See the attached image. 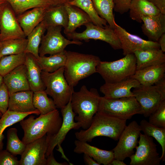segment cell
Here are the masks:
<instances>
[{"label":"cell","mask_w":165,"mask_h":165,"mask_svg":"<svg viewBox=\"0 0 165 165\" xmlns=\"http://www.w3.org/2000/svg\"><path fill=\"white\" fill-rule=\"evenodd\" d=\"M6 2L5 0H0V5Z\"/></svg>","instance_id":"f5cc1de1"},{"label":"cell","mask_w":165,"mask_h":165,"mask_svg":"<svg viewBox=\"0 0 165 165\" xmlns=\"http://www.w3.org/2000/svg\"><path fill=\"white\" fill-rule=\"evenodd\" d=\"M97 112L125 120L136 114L143 115L141 106L134 96L117 99L100 96Z\"/></svg>","instance_id":"52a82bcc"},{"label":"cell","mask_w":165,"mask_h":165,"mask_svg":"<svg viewBox=\"0 0 165 165\" xmlns=\"http://www.w3.org/2000/svg\"><path fill=\"white\" fill-rule=\"evenodd\" d=\"M5 0L9 4L16 16L35 7H48L54 5L52 0Z\"/></svg>","instance_id":"1f68e13d"},{"label":"cell","mask_w":165,"mask_h":165,"mask_svg":"<svg viewBox=\"0 0 165 165\" xmlns=\"http://www.w3.org/2000/svg\"><path fill=\"white\" fill-rule=\"evenodd\" d=\"M64 6L68 16V25L64 31L65 35L75 31L77 28L82 25L92 22L89 15L79 8L68 3Z\"/></svg>","instance_id":"484cf974"},{"label":"cell","mask_w":165,"mask_h":165,"mask_svg":"<svg viewBox=\"0 0 165 165\" xmlns=\"http://www.w3.org/2000/svg\"><path fill=\"white\" fill-rule=\"evenodd\" d=\"M123 161L114 159L111 162L110 165H126Z\"/></svg>","instance_id":"f907efd6"},{"label":"cell","mask_w":165,"mask_h":165,"mask_svg":"<svg viewBox=\"0 0 165 165\" xmlns=\"http://www.w3.org/2000/svg\"><path fill=\"white\" fill-rule=\"evenodd\" d=\"M25 53L24 64L27 69V78L31 90L33 92L45 90L46 87L41 76L42 70L36 58L31 53Z\"/></svg>","instance_id":"603a6c76"},{"label":"cell","mask_w":165,"mask_h":165,"mask_svg":"<svg viewBox=\"0 0 165 165\" xmlns=\"http://www.w3.org/2000/svg\"><path fill=\"white\" fill-rule=\"evenodd\" d=\"M28 42L26 38L10 39L1 42L0 54L2 57L24 53Z\"/></svg>","instance_id":"e575fe53"},{"label":"cell","mask_w":165,"mask_h":165,"mask_svg":"<svg viewBox=\"0 0 165 165\" xmlns=\"http://www.w3.org/2000/svg\"><path fill=\"white\" fill-rule=\"evenodd\" d=\"M9 95L7 87L3 82L0 87V111L2 114L7 110Z\"/></svg>","instance_id":"60d3db41"},{"label":"cell","mask_w":165,"mask_h":165,"mask_svg":"<svg viewBox=\"0 0 165 165\" xmlns=\"http://www.w3.org/2000/svg\"><path fill=\"white\" fill-rule=\"evenodd\" d=\"M26 37L9 4L6 2L0 5V42Z\"/></svg>","instance_id":"4fadbf2b"},{"label":"cell","mask_w":165,"mask_h":165,"mask_svg":"<svg viewBox=\"0 0 165 165\" xmlns=\"http://www.w3.org/2000/svg\"><path fill=\"white\" fill-rule=\"evenodd\" d=\"M3 80L9 95L16 92L31 90L24 64L17 67L3 76Z\"/></svg>","instance_id":"ac0fdd59"},{"label":"cell","mask_w":165,"mask_h":165,"mask_svg":"<svg viewBox=\"0 0 165 165\" xmlns=\"http://www.w3.org/2000/svg\"><path fill=\"white\" fill-rule=\"evenodd\" d=\"M141 131L144 134L154 138L160 145L162 154L160 159L165 160V128L158 127L150 124L146 120H142L139 125Z\"/></svg>","instance_id":"d6a6232c"},{"label":"cell","mask_w":165,"mask_h":165,"mask_svg":"<svg viewBox=\"0 0 165 165\" xmlns=\"http://www.w3.org/2000/svg\"><path fill=\"white\" fill-rule=\"evenodd\" d=\"M127 120H123L97 112L93 116L90 126L75 133L78 140L91 142L99 136L109 137L118 140L126 125Z\"/></svg>","instance_id":"6da1fadb"},{"label":"cell","mask_w":165,"mask_h":165,"mask_svg":"<svg viewBox=\"0 0 165 165\" xmlns=\"http://www.w3.org/2000/svg\"><path fill=\"white\" fill-rule=\"evenodd\" d=\"M2 112L0 111V118L2 116Z\"/></svg>","instance_id":"db71d44e"},{"label":"cell","mask_w":165,"mask_h":165,"mask_svg":"<svg viewBox=\"0 0 165 165\" xmlns=\"http://www.w3.org/2000/svg\"><path fill=\"white\" fill-rule=\"evenodd\" d=\"M17 157L6 149L0 150V165H19Z\"/></svg>","instance_id":"b9f144b4"},{"label":"cell","mask_w":165,"mask_h":165,"mask_svg":"<svg viewBox=\"0 0 165 165\" xmlns=\"http://www.w3.org/2000/svg\"><path fill=\"white\" fill-rule=\"evenodd\" d=\"M1 42H0V45H1Z\"/></svg>","instance_id":"9f6ffc18"},{"label":"cell","mask_w":165,"mask_h":165,"mask_svg":"<svg viewBox=\"0 0 165 165\" xmlns=\"http://www.w3.org/2000/svg\"><path fill=\"white\" fill-rule=\"evenodd\" d=\"M134 54L136 60V70L165 63V54L160 49L138 50Z\"/></svg>","instance_id":"d4e9b609"},{"label":"cell","mask_w":165,"mask_h":165,"mask_svg":"<svg viewBox=\"0 0 165 165\" xmlns=\"http://www.w3.org/2000/svg\"><path fill=\"white\" fill-rule=\"evenodd\" d=\"M35 114L40 115L38 110L27 113H20L8 109L2 114L0 119V150L2 149L4 145L3 140L5 138L3 132L7 127L20 122L29 115Z\"/></svg>","instance_id":"f546056e"},{"label":"cell","mask_w":165,"mask_h":165,"mask_svg":"<svg viewBox=\"0 0 165 165\" xmlns=\"http://www.w3.org/2000/svg\"><path fill=\"white\" fill-rule=\"evenodd\" d=\"M2 57V56H1V54H0V59Z\"/></svg>","instance_id":"11a10c76"},{"label":"cell","mask_w":165,"mask_h":165,"mask_svg":"<svg viewBox=\"0 0 165 165\" xmlns=\"http://www.w3.org/2000/svg\"><path fill=\"white\" fill-rule=\"evenodd\" d=\"M44 20L47 27L61 26L65 28L68 24V16L64 5L48 7L46 10Z\"/></svg>","instance_id":"83f0119b"},{"label":"cell","mask_w":165,"mask_h":165,"mask_svg":"<svg viewBox=\"0 0 165 165\" xmlns=\"http://www.w3.org/2000/svg\"><path fill=\"white\" fill-rule=\"evenodd\" d=\"M46 158V165H68V163L66 162L59 163L56 161L54 157L53 152L49 155Z\"/></svg>","instance_id":"f6af8a7d"},{"label":"cell","mask_w":165,"mask_h":165,"mask_svg":"<svg viewBox=\"0 0 165 165\" xmlns=\"http://www.w3.org/2000/svg\"><path fill=\"white\" fill-rule=\"evenodd\" d=\"M134 96L141 108L143 115L146 118L158 107L164 100L155 85L145 86L140 84L134 88Z\"/></svg>","instance_id":"9a60e30c"},{"label":"cell","mask_w":165,"mask_h":165,"mask_svg":"<svg viewBox=\"0 0 165 165\" xmlns=\"http://www.w3.org/2000/svg\"><path fill=\"white\" fill-rule=\"evenodd\" d=\"M26 53L2 56L0 59V75L3 77L17 67L24 64Z\"/></svg>","instance_id":"74e56055"},{"label":"cell","mask_w":165,"mask_h":165,"mask_svg":"<svg viewBox=\"0 0 165 165\" xmlns=\"http://www.w3.org/2000/svg\"><path fill=\"white\" fill-rule=\"evenodd\" d=\"M94 7L97 14L105 20L109 25L114 29L116 23L115 20L113 10V0H92Z\"/></svg>","instance_id":"836d02e7"},{"label":"cell","mask_w":165,"mask_h":165,"mask_svg":"<svg viewBox=\"0 0 165 165\" xmlns=\"http://www.w3.org/2000/svg\"><path fill=\"white\" fill-rule=\"evenodd\" d=\"M67 51L65 50L49 57L39 56L36 58L42 71L52 73L64 66L67 58Z\"/></svg>","instance_id":"f1b7e54d"},{"label":"cell","mask_w":165,"mask_h":165,"mask_svg":"<svg viewBox=\"0 0 165 165\" xmlns=\"http://www.w3.org/2000/svg\"><path fill=\"white\" fill-rule=\"evenodd\" d=\"M114 29L120 41L124 56L134 54L138 50L160 49L158 42L146 40L138 35L131 34L116 23Z\"/></svg>","instance_id":"5bb4252c"},{"label":"cell","mask_w":165,"mask_h":165,"mask_svg":"<svg viewBox=\"0 0 165 165\" xmlns=\"http://www.w3.org/2000/svg\"><path fill=\"white\" fill-rule=\"evenodd\" d=\"M96 70L105 82H120L130 78L135 73L137 70L136 58L134 54H130L113 61H101Z\"/></svg>","instance_id":"5b68a950"},{"label":"cell","mask_w":165,"mask_h":165,"mask_svg":"<svg viewBox=\"0 0 165 165\" xmlns=\"http://www.w3.org/2000/svg\"><path fill=\"white\" fill-rule=\"evenodd\" d=\"M129 11L130 18L138 23L142 22V18L143 16L156 15L160 13L148 0H132Z\"/></svg>","instance_id":"4316f807"},{"label":"cell","mask_w":165,"mask_h":165,"mask_svg":"<svg viewBox=\"0 0 165 165\" xmlns=\"http://www.w3.org/2000/svg\"><path fill=\"white\" fill-rule=\"evenodd\" d=\"M148 117V122L150 124L158 127L165 128V100L162 101Z\"/></svg>","instance_id":"ab89813d"},{"label":"cell","mask_w":165,"mask_h":165,"mask_svg":"<svg viewBox=\"0 0 165 165\" xmlns=\"http://www.w3.org/2000/svg\"><path fill=\"white\" fill-rule=\"evenodd\" d=\"M3 82V77L0 75V87Z\"/></svg>","instance_id":"816d5d0a"},{"label":"cell","mask_w":165,"mask_h":165,"mask_svg":"<svg viewBox=\"0 0 165 165\" xmlns=\"http://www.w3.org/2000/svg\"><path fill=\"white\" fill-rule=\"evenodd\" d=\"M47 28L45 21L43 20L28 35V44L24 52L32 54L37 59L39 57L38 50L43 35Z\"/></svg>","instance_id":"4dcf8cb0"},{"label":"cell","mask_w":165,"mask_h":165,"mask_svg":"<svg viewBox=\"0 0 165 165\" xmlns=\"http://www.w3.org/2000/svg\"><path fill=\"white\" fill-rule=\"evenodd\" d=\"M165 76V63L155 65L136 70L130 77L145 86L154 85Z\"/></svg>","instance_id":"cb8c5ba5"},{"label":"cell","mask_w":165,"mask_h":165,"mask_svg":"<svg viewBox=\"0 0 165 165\" xmlns=\"http://www.w3.org/2000/svg\"><path fill=\"white\" fill-rule=\"evenodd\" d=\"M154 85L158 90L163 99L165 100V76L160 79Z\"/></svg>","instance_id":"ee69618b"},{"label":"cell","mask_w":165,"mask_h":165,"mask_svg":"<svg viewBox=\"0 0 165 165\" xmlns=\"http://www.w3.org/2000/svg\"><path fill=\"white\" fill-rule=\"evenodd\" d=\"M31 115L19 122L24 132L22 141L26 145L47 134H56L62 122L59 111L56 110L38 118Z\"/></svg>","instance_id":"7a4b0ae2"},{"label":"cell","mask_w":165,"mask_h":165,"mask_svg":"<svg viewBox=\"0 0 165 165\" xmlns=\"http://www.w3.org/2000/svg\"><path fill=\"white\" fill-rule=\"evenodd\" d=\"M142 21L141 28L143 34L149 40L157 42L165 33V14L160 13L156 15L143 16Z\"/></svg>","instance_id":"d6986e66"},{"label":"cell","mask_w":165,"mask_h":165,"mask_svg":"<svg viewBox=\"0 0 165 165\" xmlns=\"http://www.w3.org/2000/svg\"><path fill=\"white\" fill-rule=\"evenodd\" d=\"M160 13L165 14V0H150Z\"/></svg>","instance_id":"bcb514c9"},{"label":"cell","mask_w":165,"mask_h":165,"mask_svg":"<svg viewBox=\"0 0 165 165\" xmlns=\"http://www.w3.org/2000/svg\"><path fill=\"white\" fill-rule=\"evenodd\" d=\"M62 117V122L57 133L54 135L49 134V140L47 149L46 154V157L53 152L56 146H58L57 150L62 154L63 158L66 160L68 158L65 156L61 147V144L64 140L68 132L72 129L77 130L81 127L80 124L75 121L76 114L73 111L71 104V99L67 105L61 108Z\"/></svg>","instance_id":"9c48e42d"},{"label":"cell","mask_w":165,"mask_h":165,"mask_svg":"<svg viewBox=\"0 0 165 165\" xmlns=\"http://www.w3.org/2000/svg\"><path fill=\"white\" fill-rule=\"evenodd\" d=\"M100 97L96 89L89 90L84 85L79 91H74L72 94L71 106L73 111L77 115L75 120L83 129L89 127L93 116L97 112Z\"/></svg>","instance_id":"277c9868"},{"label":"cell","mask_w":165,"mask_h":165,"mask_svg":"<svg viewBox=\"0 0 165 165\" xmlns=\"http://www.w3.org/2000/svg\"><path fill=\"white\" fill-rule=\"evenodd\" d=\"M64 68L62 67L52 73L42 71L41 73L45 91L52 97L57 107L60 109L68 103L74 91L65 78Z\"/></svg>","instance_id":"8992f818"},{"label":"cell","mask_w":165,"mask_h":165,"mask_svg":"<svg viewBox=\"0 0 165 165\" xmlns=\"http://www.w3.org/2000/svg\"><path fill=\"white\" fill-rule=\"evenodd\" d=\"M67 60L64 75L72 88L81 80L97 73L96 68L101 61L99 57L92 54L67 51Z\"/></svg>","instance_id":"3957f363"},{"label":"cell","mask_w":165,"mask_h":165,"mask_svg":"<svg viewBox=\"0 0 165 165\" xmlns=\"http://www.w3.org/2000/svg\"><path fill=\"white\" fill-rule=\"evenodd\" d=\"M54 5H62L68 3L72 0H52Z\"/></svg>","instance_id":"681fc988"},{"label":"cell","mask_w":165,"mask_h":165,"mask_svg":"<svg viewBox=\"0 0 165 165\" xmlns=\"http://www.w3.org/2000/svg\"><path fill=\"white\" fill-rule=\"evenodd\" d=\"M148 0L149 1V0Z\"/></svg>","instance_id":"6f0895ef"},{"label":"cell","mask_w":165,"mask_h":165,"mask_svg":"<svg viewBox=\"0 0 165 165\" xmlns=\"http://www.w3.org/2000/svg\"><path fill=\"white\" fill-rule=\"evenodd\" d=\"M68 3L79 8L86 13L94 24L102 28L107 26L106 21L96 12L92 0H72Z\"/></svg>","instance_id":"8d00e7d4"},{"label":"cell","mask_w":165,"mask_h":165,"mask_svg":"<svg viewBox=\"0 0 165 165\" xmlns=\"http://www.w3.org/2000/svg\"><path fill=\"white\" fill-rule=\"evenodd\" d=\"M75 147L74 152L78 154H86L93 158L100 165H110L114 159L113 151L99 148L91 145L87 142L75 140L74 142Z\"/></svg>","instance_id":"ffe728a7"},{"label":"cell","mask_w":165,"mask_h":165,"mask_svg":"<svg viewBox=\"0 0 165 165\" xmlns=\"http://www.w3.org/2000/svg\"><path fill=\"white\" fill-rule=\"evenodd\" d=\"M62 28L61 26L47 27L46 33L43 35L39 48V56L60 53L70 44L81 45L82 44L81 41H71L65 38L61 33Z\"/></svg>","instance_id":"30bf717a"},{"label":"cell","mask_w":165,"mask_h":165,"mask_svg":"<svg viewBox=\"0 0 165 165\" xmlns=\"http://www.w3.org/2000/svg\"><path fill=\"white\" fill-rule=\"evenodd\" d=\"M48 7H35L17 16V20L26 37L44 20Z\"/></svg>","instance_id":"7402d4cb"},{"label":"cell","mask_w":165,"mask_h":165,"mask_svg":"<svg viewBox=\"0 0 165 165\" xmlns=\"http://www.w3.org/2000/svg\"><path fill=\"white\" fill-rule=\"evenodd\" d=\"M132 0H113L114 10L120 14L129 11V7Z\"/></svg>","instance_id":"7bdbcfd3"},{"label":"cell","mask_w":165,"mask_h":165,"mask_svg":"<svg viewBox=\"0 0 165 165\" xmlns=\"http://www.w3.org/2000/svg\"><path fill=\"white\" fill-rule=\"evenodd\" d=\"M160 46V49L163 52H165V33L163 34L157 42Z\"/></svg>","instance_id":"c3c4849f"},{"label":"cell","mask_w":165,"mask_h":165,"mask_svg":"<svg viewBox=\"0 0 165 165\" xmlns=\"http://www.w3.org/2000/svg\"><path fill=\"white\" fill-rule=\"evenodd\" d=\"M141 131L140 125L133 121L126 126L121 133L116 146L112 150L114 158L123 161L134 153Z\"/></svg>","instance_id":"8fae6325"},{"label":"cell","mask_w":165,"mask_h":165,"mask_svg":"<svg viewBox=\"0 0 165 165\" xmlns=\"http://www.w3.org/2000/svg\"><path fill=\"white\" fill-rule=\"evenodd\" d=\"M83 160L86 165H100L96 161L88 155L84 154Z\"/></svg>","instance_id":"7dc6e473"},{"label":"cell","mask_w":165,"mask_h":165,"mask_svg":"<svg viewBox=\"0 0 165 165\" xmlns=\"http://www.w3.org/2000/svg\"><path fill=\"white\" fill-rule=\"evenodd\" d=\"M140 85L135 79L129 78L123 81L115 83L105 82L100 88L104 97L109 99H117L134 96L131 89Z\"/></svg>","instance_id":"e0dca14e"},{"label":"cell","mask_w":165,"mask_h":165,"mask_svg":"<svg viewBox=\"0 0 165 165\" xmlns=\"http://www.w3.org/2000/svg\"><path fill=\"white\" fill-rule=\"evenodd\" d=\"M34 92L31 90L20 91L9 95L8 109L20 113H27L38 110L33 104Z\"/></svg>","instance_id":"44dd1931"},{"label":"cell","mask_w":165,"mask_h":165,"mask_svg":"<svg viewBox=\"0 0 165 165\" xmlns=\"http://www.w3.org/2000/svg\"><path fill=\"white\" fill-rule=\"evenodd\" d=\"M136 151L130 157V165H160L161 161L153 138L141 133Z\"/></svg>","instance_id":"7c38bea8"},{"label":"cell","mask_w":165,"mask_h":165,"mask_svg":"<svg viewBox=\"0 0 165 165\" xmlns=\"http://www.w3.org/2000/svg\"><path fill=\"white\" fill-rule=\"evenodd\" d=\"M49 140V135L47 134L26 144L19 165H46V154Z\"/></svg>","instance_id":"2e32d148"},{"label":"cell","mask_w":165,"mask_h":165,"mask_svg":"<svg viewBox=\"0 0 165 165\" xmlns=\"http://www.w3.org/2000/svg\"><path fill=\"white\" fill-rule=\"evenodd\" d=\"M33 104L41 115L50 112L57 108L53 99L48 97L45 90L34 92Z\"/></svg>","instance_id":"d590c367"},{"label":"cell","mask_w":165,"mask_h":165,"mask_svg":"<svg viewBox=\"0 0 165 165\" xmlns=\"http://www.w3.org/2000/svg\"><path fill=\"white\" fill-rule=\"evenodd\" d=\"M17 130L15 128H10L7 132L6 150L13 156L21 155L26 147L25 145L19 138Z\"/></svg>","instance_id":"f35d334b"},{"label":"cell","mask_w":165,"mask_h":165,"mask_svg":"<svg viewBox=\"0 0 165 165\" xmlns=\"http://www.w3.org/2000/svg\"><path fill=\"white\" fill-rule=\"evenodd\" d=\"M84 26L86 29L82 32L75 31L66 35L68 39L86 42L90 39L100 40L108 43L114 50L121 49L120 42L114 29L109 25L102 28L91 22Z\"/></svg>","instance_id":"ba28073f"}]
</instances>
